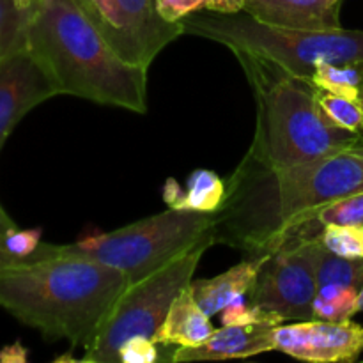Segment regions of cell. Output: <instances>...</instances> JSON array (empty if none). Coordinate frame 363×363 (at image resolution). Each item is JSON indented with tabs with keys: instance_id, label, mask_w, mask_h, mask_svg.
Masks as SVG:
<instances>
[{
	"instance_id": "7",
	"label": "cell",
	"mask_w": 363,
	"mask_h": 363,
	"mask_svg": "<svg viewBox=\"0 0 363 363\" xmlns=\"http://www.w3.org/2000/svg\"><path fill=\"white\" fill-rule=\"evenodd\" d=\"M211 245L204 241L140 282L128 286L110 308L82 362L119 363V350L128 339L137 335L155 339L172 301L190 286L202 255Z\"/></svg>"
},
{
	"instance_id": "18",
	"label": "cell",
	"mask_w": 363,
	"mask_h": 363,
	"mask_svg": "<svg viewBox=\"0 0 363 363\" xmlns=\"http://www.w3.org/2000/svg\"><path fill=\"white\" fill-rule=\"evenodd\" d=\"M32 9H23L14 0H0V62L27 48V32Z\"/></svg>"
},
{
	"instance_id": "4",
	"label": "cell",
	"mask_w": 363,
	"mask_h": 363,
	"mask_svg": "<svg viewBox=\"0 0 363 363\" xmlns=\"http://www.w3.org/2000/svg\"><path fill=\"white\" fill-rule=\"evenodd\" d=\"M257 105V126L247 156L269 169L300 165L363 140V133L335 126L318 103L311 80L298 78L262 57L233 50Z\"/></svg>"
},
{
	"instance_id": "10",
	"label": "cell",
	"mask_w": 363,
	"mask_h": 363,
	"mask_svg": "<svg viewBox=\"0 0 363 363\" xmlns=\"http://www.w3.org/2000/svg\"><path fill=\"white\" fill-rule=\"evenodd\" d=\"M275 351L314 363L354 362L363 351V326L351 321H296L275 328Z\"/></svg>"
},
{
	"instance_id": "24",
	"label": "cell",
	"mask_w": 363,
	"mask_h": 363,
	"mask_svg": "<svg viewBox=\"0 0 363 363\" xmlns=\"http://www.w3.org/2000/svg\"><path fill=\"white\" fill-rule=\"evenodd\" d=\"M158 360V342L151 337H131L119 350V363H155Z\"/></svg>"
},
{
	"instance_id": "5",
	"label": "cell",
	"mask_w": 363,
	"mask_h": 363,
	"mask_svg": "<svg viewBox=\"0 0 363 363\" xmlns=\"http://www.w3.org/2000/svg\"><path fill=\"white\" fill-rule=\"evenodd\" d=\"M184 34L222 43L269 60L298 78L311 80L319 64L363 60V30H294L257 21L245 11L234 14L194 13L184 18Z\"/></svg>"
},
{
	"instance_id": "26",
	"label": "cell",
	"mask_w": 363,
	"mask_h": 363,
	"mask_svg": "<svg viewBox=\"0 0 363 363\" xmlns=\"http://www.w3.org/2000/svg\"><path fill=\"white\" fill-rule=\"evenodd\" d=\"M245 0H208L206 9L213 11V13H223V14H234L243 11Z\"/></svg>"
},
{
	"instance_id": "30",
	"label": "cell",
	"mask_w": 363,
	"mask_h": 363,
	"mask_svg": "<svg viewBox=\"0 0 363 363\" xmlns=\"http://www.w3.org/2000/svg\"><path fill=\"white\" fill-rule=\"evenodd\" d=\"M358 312H363V286L360 289V294H358Z\"/></svg>"
},
{
	"instance_id": "16",
	"label": "cell",
	"mask_w": 363,
	"mask_h": 363,
	"mask_svg": "<svg viewBox=\"0 0 363 363\" xmlns=\"http://www.w3.org/2000/svg\"><path fill=\"white\" fill-rule=\"evenodd\" d=\"M163 201L169 208L197 213H216L225 201V183L213 170L199 169L188 176L186 190L176 179H167Z\"/></svg>"
},
{
	"instance_id": "1",
	"label": "cell",
	"mask_w": 363,
	"mask_h": 363,
	"mask_svg": "<svg viewBox=\"0 0 363 363\" xmlns=\"http://www.w3.org/2000/svg\"><path fill=\"white\" fill-rule=\"evenodd\" d=\"M358 191H363V140L284 169L245 156L225 183L222 208L213 213V240L245 257L269 255L296 216Z\"/></svg>"
},
{
	"instance_id": "27",
	"label": "cell",
	"mask_w": 363,
	"mask_h": 363,
	"mask_svg": "<svg viewBox=\"0 0 363 363\" xmlns=\"http://www.w3.org/2000/svg\"><path fill=\"white\" fill-rule=\"evenodd\" d=\"M0 362L4 363H23L27 362V350L20 342H14L13 346H6L0 350Z\"/></svg>"
},
{
	"instance_id": "22",
	"label": "cell",
	"mask_w": 363,
	"mask_h": 363,
	"mask_svg": "<svg viewBox=\"0 0 363 363\" xmlns=\"http://www.w3.org/2000/svg\"><path fill=\"white\" fill-rule=\"evenodd\" d=\"M319 241L340 257L363 259V227L326 225Z\"/></svg>"
},
{
	"instance_id": "23",
	"label": "cell",
	"mask_w": 363,
	"mask_h": 363,
	"mask_svg": "<svg viewBox=\"0 0 363 363\" xmlns=\"http://www.w3.org/2000/svg\"><path fill=\"white\" fill-rule=\"evenodd\" d=\"M41 229H14L0 234V264L23 261L41 245Z\"/></svg>"
},
{
	"instance_id": "15",
	"label": "cell",
	"mask_w": 363,
	"mask_h": 363,
	"mask_svg": "<svg viewBox=\"0 0 363 363\" xmlns=\"http://www.w3.org/2000/svg\"><path fill=\"white\" fill-rule=\"evenodd\" d=\"M213 332L215 326L211 318L202 311L188 286L172 301L165 321L156 332L155 340L162 346L195 347L206 342Z\"/></svg>"
},
{
	"instance_id": "6",
	"label": "cell",
	"mask_w": 363,
	"mask_h": 363,
	"mask_svg": "<svg viewBox=\"0 0 363 363\" xmlns=\"http://www.w3.org/2000/svg\"><path fill=\"white\" fill-rule=\"evenodd\" d=\"M213 213L167 208L112 233L96 234L71 245L43 243L52 254L103 262L126 275L130 286L188 254L204 241L215 245Z\"/></svg>"
},
{
	"instance_id": "8",
	"label": "cell",
	"mask_w": 363,
	"mask_h": 363,
	"mask_svg": "<svg viewBox=\"0 0 363 363\" xmlns=\"http://www.w3.org/2000/svg\"><path fill=\"white\" fill-rule=\"evenodd\" d=\"M117 53L147 67L169 43L184 34L183 23L160 16L156 0H77Z\"/></svg>"
},
{
	"instance_id": "17",
	"label": "cell",
	"mask_w": 363,
	"mask_h": 363,
	"mask_svg": "<svg viewBox=\"0 0 363 363\" xmlns=\"http://www.w3.org/2000/svg\"><path fill=\"white\" fill-rule=\"evenodd\" d=\"M311 257L318 287L350 286L360 291L363 286V259H346L330 252L319 240L300 245Z\"/></svg>"
},
{
	"instance_id": "2",
	"label": "cell",
	"mask_w": 363,
	"mask_h": 363,
	"mask_svg": "<svg viewBox=\"0 0 363 363\" xmlns=\"http://www.w3.org/2000/svg\"><path fill=\"white\" fill-rule=\"evenodd\" d=\"M128 286L119 269L52 254L43 243L23 261L0 264V307L46 340L85 350Z\"/></svg>"
},
{
	"instance_id": "14",
	"label": "cell",
	"mask_w": 363,
	"mask_h": 363,
	"mask_svg": "<svg viewBox=\"0 0 363 363\" xmlns=\"http://www.w3.org/2000/svg\"><path fill=\"white\" fill-rule=\"evenodd\" d=\"M266 257L268 255L243 257V261L238 262L236 266L227 269L222 275H216L213 279L191 280L190 289L202 311L209 318H213V315L220 314L234 300L250 293Z\"/></svg>"
},
{
	"instance_id": "31",
	"label": "cell",
	"mask_w": 363,
	"mask_h": 363,
	"mask_svg": "<svg viewBox=\"0 0 363 363\" xmlns=\"http://www.w3.org/2000/svg\"><path fill=\"white\" fill-rule=\"evenodd\" d=\"M358 99H360L362 105H363V74H362V82H360V91H358Z\"/></svg>"
},
{
	"instance_id": "21",
	"label": "cell",
	"mask_w": 363,
	"mask_h": 363,
	"mask_svg": "<svg viewBox=\"0 0 363 363\" xmlns=\"http://www.w3.org/2000/svg\"><path fill=\"white\" fill-rule=\"evenodd\" d=\"M315 96L325 116L335 126L353 131V133H363V105L360 99L333 94L323 89H318Z\"/></svg>"
},
{
	"instance_id": "12",
	"label": "cell",
	"mask_w": 363,
	"mask_h": 363,
	"mask_svg": "<svg viewBox=\"0 0 363 363\" xmlns=\"http://www.w3.org/2000/svg\"><path fill=\"white\" fill-rule=\"evenodd\" d=\"M275 323L229 325L215 330L206 342L195 347H179L170 357L172 362H206L250 358L275 351Z\"/></svg>"
},
{
	"instance_id": "9",
	"label": "cell",
	"mask_w": 363,
	"mask_h": 363,
	"mask_svg": "<svg viewBox=\"0 0 363 363\" xmlns=\"http://www.w3.org/2000/svg\"><path fill=\"white\" fill-rule=\"evenodd\" d=\"M315 294L314 264L303 247H294L280 248L266 257L248 296L252 305L284 321H311Z\"/></svg>"
},
{
	"instance_id": "11",
	"label": "cell",
	"mask_w": 363,
	"mask_h": 363,
	"mask_svg": "<svg viewBox=\"0 0 363 363\" xmlns=\"http://www.w3.org/2000/svg\"><path fill=\"white\" fill-rule=\"evenodd\" d=\"M53 96H59L55 84L28 48L0 62V151L16 124Z\"/></svg>"
},
{
	"instance_id": "19",
	"label": "cell",
	"mask_w": 363,
	"mask_h": 363,
	"mask_svg": "<svg viewBox=\"0 0 363 363\" xmlns=\"http://www.w3.org/2000/svg\"><path fill=\"white\" fill-rule=\"evenodd\" d=\"M360 291L350 286L318 287L314 298V319L323 321H347L358 314Z\"/></svg>"
},
{
	"instance_id": "28",
	"label": "cell",
	"mask_w": 363,
	"mask_h": 363,
	"mask_svg": "<svg viewBox=\"0 0 363 363\" xmlns=\"http://www.w3.org/2000/svg\"><path fill=\"white\" fill-rule=\"evenodd\" d=\"M14 227H16L14 220L7 215V211L2 208V204H0V234H6L7 230L14 229Z\"/></svg>"
},
{
	"instance_id": "20",
	"label": "cell",
	"mask_w": 363,
	"mask_h": 363,
	"mask_svg": "<svg viewBox=\"0 0 363 363\" xmlns=\"http://www.w3.org/2000/svg\"><path fill=\"white\" fill-rule=\"evenodd\" d=\"M362 74L363 60L362 62L346 64H319L312 74L311 82L323 91L358 98Z\"/></svg>"
},
{
	"instance_id": "25",
	"label": "cell",
	"mask_w": 363,
	"mask_h": 363,
	"mask_svg": "<svg viewBox=\"0 0 363 363\" xmlns=\"http://www.w3.org/2000/svg\"><path fill=\"white\" fill-rule=\"evenodd\" d=\"M208 0H156L160 16L170 23H181L190 14L206 9Z\"/></svg>"
},
{
	"instance_id": "13",
	"label": "cell",
	"mask_w": 363,
	"mask_h": 363,
	"mask_svg": "<svg viewBox=\"0 0 363 363\" xmlns=\"http://www.w3.org/2000/svg\"><path fill=\"white\" fill-rule=\"evenodd\" d=\"M342 0H245L243 11L272 27L294 30L340 28Z\"/></svg>"
},
{
	"instance_id": "29",
	"label": "cell",
	"mask_w": 363,
	"mask_h": 363,
	"mask_svg": "<svg viewBox=\"0 0 363 363\" xmlns=\"http://www.w3.org/2000/svg\"><path fill=\"white\" fill-rule=\"evenodd\" d=\"M14 2L20 7H23V9H30V7H34V4L38 2V0H14Z\"/></svg>"
},
{
	"instance_id": "3",
	"label": "cell",
	"mask_w": 363,
	"mask_h": 363,
	"mask_svg": "<svg viewBox=\"0 0 363 363\" xmlns=\"http://www.w3.org/2000/svg\"><path fill=\"white\" fill-rule=\"evenodd\" d=\"M27 48L59 94L147 112V67L124 60L77 0H38Z\"/></svg>"
}]
</instances>
